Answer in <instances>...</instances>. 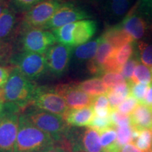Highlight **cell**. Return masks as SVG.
Segmentation results:
<instances>
[{"instance_id": "6da1fadb", "label": "cell", "mask_w": 152, "mask_h": 152, "mask_svg": "<svg viewBox=\"0 0 152 152\" xmlns=\"http://www.w3.org/2000/svg\"><path fill=\"white\" fill-rule=\"evenodd\" d=\"M37 86L12 66L7 84L0 92V98L4 103H13L25 111L32 104Z\"/></svg>"}, {"instance_id": "7a4b0ae2", "label": "cell", "mask_w": 152, "mask_h": 152, "mask_svg": "<svg viewBox=\"0 0 152 152\" xmlns=\"http://www.w3.org/2000/svg\"><path fill=\"white\" fill-rule=\"evenodd\" d=\"M55 144L52 137L32 124L23 114H20L14 152H38Z\"/></svg>"}, {"instance_id": "3957f363", "label": "cell", "mask_w": 152, "mask_h": 152, "mask_svg": "<svg viewBox=\"0 0 152 152\" xmlns=\"http://www.w3.org/2000/svg\"><path fill=\"white\" fill-rule=\"evenodd\" d=\"M23 114L32 124L52 137L56 144L62 143L70 128L61 115L43 111L33 106H28Z\"/></svg>"}, {"instance_id": "277c9868", "label": "cell", "mask_w": 152, "mask_h": 152, "mask_svg": "<svg viewBox=\"0 0 152 152\" xmlns=\"http://www.w3.org/2000/svg\"><path fill=\"white\" fill-rule=\"evenodd\" d=\"M61 145L69 152H104L99 133L90 127L70 126Z\"/></svg>"}, {"instance_id": "5b68a950", "label": "cell", "mask_w": 152, "mask_h": 152, "mask_svg": "<svg viewBox=\"0 0 152 152\" xmlns=\"http://www.w3.org/2000/svg\"><path fill=\"white\" fill-rule=\"evenodd\" d=\"M21 109L13 103H4L0 117V152H14Z\"/></svg>"}, {"instance_id": "8992f818", "label": "cell", "mask_w": 152, "mask_h": 152, "mask_svg": "<svg viewBox=\"0 0 152 152\" xmlns=\"http://www.w3.org/2000/svg\"><path fill=\"white\" fill-rule=\"evenodd\" d=\"M63 4L61 0H45L25 12L21 18V32L32 28L43 29Z\"/></svg>"}, {"instance_id": "52a82bcc", "label": "cell", "mask_w": 152, "mask_h": 152, "mask_svg": "<svg viewBox=\"0 0 152 152\" xmlns=\"http://www.w3.org/2000/svg\"><path fill=\"white\" fill-rule=\"evenodd\" d=\"M9 63L30 80H35L48 71L45 54L23 52L13 54Z\"/></svg>"}, {"instance_id": "ba28073f", "label": "cell", "mask_w": 152, "mask_h": 152, "mask_svg": "<svg viewBox=\"0 0 152 152\" xmlns=\"http://www.w3.org/2000/svg\"><path fill=\"white\" fill-rule=\"evenodd\" d=\"M32 104L37 109L63 117L69 109L65 100L55 88L47 87H37Z\"/></svg>"}, {"instance_id": "9c48e42d", "label": "cell", "mask_w": 152, "mask_h": 152, "mask_svg": "<svg viewBox=\"0 0 152 152\" xmlns=\"http://www.w3.org/2000/svg\"><path fill=\"white\" fill-rule=\"evenodd\" d=\"M56 43L52 33L41 28H32L23 31L21 45L23 52L45 54L48 49Z\"/></svg>"}, {"instance_id": "30bf717a", "label": "cell", "mask_w": 152, "mask_h": 152, "mask_svg": "<svg viewBox=\"0 0 152 152\" xmlns=\"http://www.w3.org/2000/svg\"><path fill=\"white\" fill-rule=\"evenodd\" d=\"M73 47L56 43L45 54L48 71L55 76H61L67 71L73 57Z\"/></svg>"}, {"instance_id": "8fae6325", "label": "cell", "mask_w": 152, "mask_h": 152, "mask_svg": "<svg viewBox=\"0 0 152 152\" xmlns=\"http://www.w3.org/2000/svg\"><path fill=\"white\" fill-rule=\"evenodd\" d=\"M91 16L86 10L72 3H64L44 27V30H53L79 20L89 19Z\"/></svg>"}, {"instance_id": "7c38bea8", "label": "cell", "mask_w": 152, "mask_h": 152, "mask_svg": "<svg viewBox=\"0 0 152 152\" xmlns=\"http://www.w3.org/2000/svg\"><path fill=\"white\" fill-rule=\"evenodd\" d=\"M55 90L65 100L68 109H82L92 106L94 97L81 90L76 83L60 84L55 87Z\"/></svg>"}, {"instance_id": "4fadbf2b", "label": "cell", "mask_w": 152, "mask_h": 152, "mask_svg": "<svg viewBox=\"0 0 152 152\" xmlns=\"http://www.w3.org/2000/svg\"><path fill=\"white\" fill-rule=\"evenodd\" d=\"M21 20L14 8L9 7L0 16V42L11 43L21 31Z\"/></svg>"}, {"instance_id": "5bb4252c", "label": "cell", "mask_w": 152, "mask_h": 152, "mask_svg": "<svg viewBox=\"0 0 152 152\" xmlns=\"http://www.w3.org/2000/svg\"><path fill=\"white\" fill-rule=\"evenodd\" d=\"M120 24L134 40H140L143 38L149 29V23L139 12L136 5L128 11Z\"/></svg>"}, {"instance_id": "9a60e30c", "label": "cell", "mask_w": 152, "mask_h": 152, "mask_svg": "<svg viewBox=\"0 0 152 152\" xmlns=\"http://www.w3.org/2000/svg\"><path fill=\"white\" fill-rule=\"evenodd\" d=\"M116 50L117 49L114 48L111 44L102 37L95 56L92 60L87 62L88 71L93 75L103 74V66L106 61L116 52Z\"/></svg>"}, {"instance_id": "2e32d148", "label": "cell", "mask_w": 152, "mask_h": 152, "mask_svg": "<svg viewBox=\"0 0 152 152\" xmlns=\"http://www.w3.org/2000/svg\"><path fill=\"white\" fill-rule=\"evenodd\" d=\"M97 29L96 22L90 19L79 20L75 23L73 32V46L77 47L88 42Z\"/></svg>"}, {"instance_id": "e0dca14e", "label": "cell", "mask_w": 152, "mask_h": 152, "mask_svg": "<svg viewBox=\"0 0 152 152\" xmlns=\"http://www.w3.org/2000/svg\"><path fill=\"white\" fill-rule=\"evenodd\" d=\"M94 116V112L92 106L82 109H71L64 115V118L70 126L87 127L92 122Z\"/></svg>"}, {"instance_id": "ac0fdd59", "label": "cell", "mask_w": 152, "mask_h": 152, "mask_svg": "<svg viewBox=\"0 0 152 152\" xmlns=\"http://www.w3.org/2000/svg\"><path fill=\"white\" fill-rule=\"evenodd\" d=\"M130 117L131 126L134 129L152 130V109L149 106L139 103Z\"/></svg>"}, {"instance_id": "d6986e66", "label": "cell", "mask_w": 152, "mask_h": 152, "mask_svg": "<svg viewBox=\"0 0 152 152\" xmlns=\"http://www.w3.org/2000/svg\"><path fill=\"white\" fill-rule=\"evenodd\" d=\"M115 49H118L128 43L134 42V39L122 28L121 24L110 26L102 35Z\"/></svg>"}, {"instance_id": "ffe728a7", "label": "cell", "mask_w": 152, "mask_h": 152, "mask_svg": "<svg viewBox=\"0 0 152 152\" xmlns=\"http://www.w3.org/2000/svg\"><path fill=\"white\" fill-rule=\"evenodd\" d=\"M102 36L94 40L88 42L73 49V56L77 63L89 62L96 55L98 47L102 42Z\"/></svg>"}, {"instance_id": "44dd1931", "label": "cell", "mask_w": 152, "mask_h": 152, "mask_svg": "<svg viewBox=\"0 0 152 152\" xmlns=\"http://www.w3.org/2000/svg\"><path fill=\"white\" fill-rule=\"evenodd\" d=\"M132 0H106L104 6V13L111 20L125 16L128 14Z\"/></svg>"}, {"instance_id": "7402d4cb", "label": "cell", "mask_w": 152, "mask_h": 152, "mask_svg": "<svg viewBox=\"0 0 152 152\" xmlns=\"http://www.w3.org/2000/svg\"><path fill=\"white\" fill-rule=\"evenodd\" d=\"M77 87L92 97L106 94L109 91V88L104 84L100 77H93L87 79L80 83H77Z\"/></svg>"}, {"instance_id": "603a6c76", "label": "cell", "mask_w": 152, "mask_h": 152, "mask_svg": "<svg viewBox=\"0 0 152 152\" xmlns=\"http://www.w3.org/2000/svg\"><path fill=\"white\" fill-rule=\"evenodd\" d=\"M100 143L104 152H118L121 147L117 142V132L114 127L99 132Z\"/></svg>"}, {"instance_id": "cb8c5ba5", "label": "cell", "mask_w": 152, "mask_h": 152, "mask_svg": "<svg viewBox=\"0 0 152 152\" xmlns=\"http://www.w3.org/2000/svg\"><path fill=\"white\" fill-rule=\"evenodd\" d=\"M74 28H75V23H73L52 30L53 35L56 39V42L73 47V32Z\"/></svg>"}, {"instance_id": "d4e9b609", "label": "cell", "mask_w": 152, "mask_h": 152, "mask_svg": "<svg viewBox=\"0 0 152 152\" xmlns=\"http://www.w3.org/2000/svg\"><path fill=\"white\" fill-rule=\"evenodd\" d=\"M130 83H142L147 84L152 83V72L150 70V68L144 65L143 64L139 63L136 66Z\"/></svg>"}, {"instance_id": "484cf974", "label": "cell", "mask_w": 152, "mask_h": 152, "mask_svg": "<svg viewBox=\"0 0 152 152\" xmlns=\"http://www.w3.org/2000/svg\"><path fill=\"white\" fill-rule=\"evenodd\" d=\"M138 149L144 152H150L152 149V130L146 129L140 130L139 136L132 141Z\"/></svg>"}, {"instance_id": "4316f807", "label": "cell", "mask_w": 152, "mask_h": 152, "mask_svg": "<svg viewBox=\"0 0 152 152\" xmlns=\"http://www.w3.org/2000/svg\"><path fill=\"white\" fill-rule=\"evenodd\" d=\"M138 58L144 65L152 68V43L141 41L138 44Z\"/></svg>"}, {"instance_id": "83f0119b", "label": "cell", "mask_w": 152, "mask_h": 152, "mask_svg": "<svg viewBox=\"0 0 152 152\" xmlns=\"http://www.w3.org/2000/svg\"><path fill=\"white\" fill-rule=\"evenodd\" d=\"M117 132V142L120 147L132 141V127L130 125L115 128Z\"/></svg>"}, {"instance_id": "f1b7e54d", "label": "cell", "mask_w": 152, "mask_h": 152, "mask_svg": "<svg viewBox=\"0 0 152 152\" xmlns=\"http://www.w3.org/2000/svg\"><path fill=\"white\" fill-rule=\"evenodd\" d=\"M134 42L127 44L117 49L115 58L120 66H123L134 55Z\"/></svg>"}, {"instance_id": "f546056e", "label": "cell", "mask_w": 152, "mask_h": 152, "mask_svg": "<svg viewBox=\"0 0 152 152\" xmlns=\"http://www.w3.org/2000/svg\"><path fill=\"white\" fill-rule=\"evenodd\" d=\"M130 85V95L137 100L140 104L143 103V101L150 84L147 83H132L128 82Z\"/></svg>"}, {"instance_id": "4dcf8cb0", "label": "cell", "mask_w": 152, "mask_h": 152, "mask_svg": "<svg viewBox=\"0 0 152 152\" xmlns=\"http://www.w3.org/2000/svg\"><path fill=\"white\" fill-rule=\"evenodd\" d=\"M139 64V58L137 56H133L122 66L121 74L127 82H130L132 78L136 66Z\"/></svg>"}, {"instance_id": "1f68e13d", "label": "cell", "mask_w": 152, "mask_h": 152, "mask_svg": "<svg viewBox=\"0 0 152 152\" xmlns=\"http://www.w3.org/2000/svg\"><path fill=\"white\" fill-rule=\"evenodd\" d=\"M87 127H90L91 128L97 130L98 132H100V131L105 130V129L111 128V127L114 126L113 122H112L111 115L106 118L98 117L94 115L92 122L90 123V125Z\"/></svg>"}, {"instance_id": "d6a6232c", "label": "cell", "mask_w": 152, "mask_h": 152, "mask_svg": "<svg viewBox=\"0 0 152 152\" xmlns=\"http://www.w3.org/2000/svg\"><path fill=\"white\" fill-rule=\"evenodd\" d=\"M102 79L104 84L109 89L127 82L121 73H115V72H111V73H106L104 74Z\"/></svg>"}, {"instance_id": "836d02e7", "label": "cell", "mask_w": 152, "mask_h": 152, "mask_svg": "<svg viewBox=\"0 0 152 152\" xmlns=\"http://www.w3.org/2000/svg\"><path fill=\"white\" fill-rule=\"evenodd\" d=\"M111 118L114 128L131 125L130 115L121 113V112L117 111L116 109L112 110Z\"/></svg>"}, {"instance_id": "e575fe53", "label": "cell", "mask_w": 152, "mask_h": 152, "mask_svg": "<svg viewBox=\"0 0 152 152\" xmlns=\"http://www.w3.org/2000/svg\"><path fill=\"white\" fill-rule=\"evenodd\" d=\"M139 102L136 99H134L132 96H128L120 105L118 106L116 110L123 114L129 115L132 113L136 106H137Z\"/></svg>"}, {"instance_id": "d590c367", "label": "cell", "mask_w": 152, "mask_h": 152, "mask_svg": "<svg viewBox=\"0 0 152 152\" xmlns=\"http://www.w3.org/2000/svg\"><path fill=\"white\" fill-rule=\"evenodd\" d=\"M19 11L26 12L45 0H9Z\"/></svg>"}, {"instance_id": "8d00e7d4", "label": "cell", "mask_w": 152, "mask_h": 152, "mask_svg": "<svg viewBox=\"0 0 152 152\" xmlns=\"http://www.w3.org/2000/svg\"><path fill=\"white\" fill-rule=\"evenodd\" d=\"M92 107L93 108L94 111L111 108L109 104V99H108L106 94L99 95V96H95V97L93 98Z\"/></svg>"}, {"instance_id": "74e56055", "label": "cell", "mask_w": 152, "mask_h": 152, "mask_svg": "<svg viewBox=\"0 0 152 152\" xmlns=\"http://www.w3.org/2000/svg\"><path fill=\"white\" fill-rule=\"evenodd\" d=\"M12 55L11 44L0 42V64L9 62Z\"/></svg>"}, {"instance_id": "f35d334b", "label": "cell", "mask_w": 152, "mask_h": 152, "mask_svg": "<svg viewBox=\"0 0 152 152\" xmlns=\"http://www.w3.org/2000/svg\"><path fill=\"white\" fill-rule=\"evenodd\" d=\"M12 66L7 67L0 65V92L3 90L8 81Z\"/></svg>"}, {"instance_id": "ab89813d", "label": "cell", "mask_w": 152, "mask_h": 152, "mask_svg": "<svg viewBox=\"0 0 152 152\" xmlns=\"http://www.w3.org/2000/svg\"><path fill=\"white\" fill-rule=\"evenodd\" d=\"M38 152H69L67 149H66L64 146L61 145V144H56L51 146L47 148H45L41 151Z\"/></svg>"}, {"instance_id": "60d3db41", "label": "cell", "mask_w": 152, "mask_h": 152, "mask_svg": "<svg viewBox=\"0 0 152 152\" xmlns=\"http://www.w3.org/2000/svg\"><path fill=\"white\" fill-rule=\"evenodd\" d=\"M118 152H144L140 149H138L137 147L134 145L132 142L128 143L125 145L123 146L122 147H121Z\"/></svg>"}, {"instance_id": "b9f144b4", "label": "cell", "mask_w": 152, "mask_h": 152, "mask_svg": "<svg viewBox=\"0 0 152 152\" xmlns=\"http://www.w3.org/2000/svg\"><path fill=\"white\" fill-rule=\"evenodd\" d=\"M142 104L149 106V108H151L152 109V83L150 84L149 88H148V90L147 93H146Z\"/></svg>"}, {"instance_id": "7bdbcfd3", "label": "cell", "mask_w": 152, "mask_h": 152, "mask_svg": "<svg viewBox=\"0 0 152 152\" xmlns=\"http://www.w3.org/2000/svg\"><path fill=\"white\" fill-rule=\"evenodd\" d=\"M10 7L8 0H0V16L8 7Z\"/></svg>"}, {"instance_id": "ee69618b", "label": "cell", "mask_w": 152, "mask_h": 152, "mask_svg": "<svg viewBox=\"0 0 152 152\" xmlns=\"http://www.w3.org/2000/svg\"><path fill=\"white\" fill-rule=\"evenodd\" d=\"M4 107V102L0 98V117H1V113H2Z\"/></svg>"}, {"instance_id": "f6af8a7d", "label": "cell", "mask_w": 152, "mask_h": 152, "mask_svg": "<svg viewBox=\"0 0 152 152\" xmlns=\"http://www.w3.org/2000/svg\"><path fill=\"white\" fill-rule=\"evenodd\" d=\"M149 29L151 30L152 33V15L149 17Z\"/></svg>"}, {"instance_id": "bcb514c9", "label": "cell", "mask_w": 152, "mask_h": 152, "mask_svg": "<svg viewBox=\"0 0 152 152\" xmlns=\"http://www.w3.org/2000/svg\"><path fill=\"white\" fill-rule=\"evenodd\" d=\"M85 1H89V2H92V3H99L101 1H103V0H85Z\"/></svg>"}, {"instance_id": "7dc6e473", "label": "cell", "mask_w": 152, "mask_h": 152, "mask_svg": "<svg viewBox=\"0 0 152 152\" xmlns=\"http://www.w3.org/2000/svg\"><path fill=\"white\" fill-rule=\"evenodd\" d=\"M150 152H152V149H151V151H150Z\"/></svg>"}, {"instance_id": "c3c4849f", "label": "cell", "mask_w": 152, "mask_h": 152, "mask_svg": "<svg viewBox=\"0 0 152 152\" xmlns=\"http://www.w3.org/2000/svg\"><path fill=\"white\" fill-rule=\"evenodd\" d=\"M151 72H152V71H151Z\"/></svg>"}]
</instances>
